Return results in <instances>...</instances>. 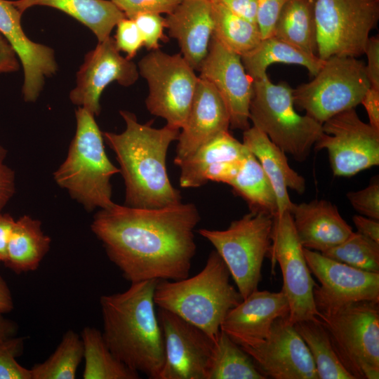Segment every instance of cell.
Listing matches in <instances>:
<instances>
[{
  "mask_svg": "<svg viewBox=\"0 0 379 379\" xmlns=\"http://www.w3.org/2000/svg\"><path fill=\"white\" fill-rule=\"evenodd\" d=\"M200 215L192 203L157 208L114 204L94 216L91 230L131 283L189 277Z\"/></svg>",
  "mask_w": 379,
  "mask_h": 379,
  "instance_id": "obj_1",
  "label": "cell"
},
{
  "mask_svg": "<svg viewBox=\"0 0 379 379\" xmlns=\"http://www.w3.org/2000/svg\"><path fill=\"white\" fill-rule=\"evenodd\" d=\"M126 123L121 133H102L116 154L126 186L125 205L157 208L182 202L180 192L171 185L166 170L171 143L178 140L180 129L166 125L152 126L139 123L135 115L119 112Z\"/></svg>",
  "mask_w": 379,
  "mask_h": 379,
  "instance_id": "obj_2",
  "label": "cell"
},
{
  "mask_svg": "<svg viewBox=\"0 0 379 379\" xmlns=\"http://www.w3.org/2000/svg\"><path fill=\"white\" fill-rule=\"evenodd\" d=\"M159 280L131 283L125 291L100 297L105 343L131 370L159 379L165 363L163 333L155 310Z\"/></svg>",
  "mask_w": 379,
  "mask_h": 379,
  "instance_id": "obj_3",
  "label": "cell"
},
{
  "mask_svg": "<svg viewBox=\"0 0 379 379\" xmlns=\"http://www.w3.org/2000/svg\"><path fill=\"white\" fill-rule=\"evenodd\" d=\"M230 277L221 256L212 251L196 275L176 281L159 280L154 303L200 328L215 341L224 318L243 300L230 284Z\"/></svg>",
  "mask_w": 379,
  "mask_h": 379,
  "instance_id": "obj_4",
  "label": "cell"
},
{
  "mask_svg": "<svg viewBox=\"0 0 379 379\" xmlns=\"http://www.w3.org/2000/svg\"><path fill=\"white\" fill-rule=\"evenodd\" d=\"M75 116L76 133L65 160L53 173L54 180L86 210L109 208L115 204L110 180L119 168L107 157L94 115L79 107Z\"/></svg>",
  "mask_w": 379,
  "mask_h": 379,
  "instance_id": "obj_5",
  "label": "cell"
},
{
  "mask_svg": "<svg viewBox=\"0 0 379 379\" xmlns=\"http://www.w3.org/2000/svg\"><path fill=\"white\" fill-rule=\"evenodd\" d=\"M293 91L285 81L273 84L267 74L254 80L249 120L286 154L303 161L321 135L322 124L296 112Z\"/></svg>",
  "mask_w": 379,
  "mask_h": 379,
  "instance_id": "obj_6",
  "label": "cell"
},
{
  "mask_svg": "<svg viewBox=\"0 0 379 379\" xmlns=\"http://www.w3.org/2000/svg\"><path fill=\"white\" fill-rule=\"evenodd\" d=\"M273 215L250 211L224 230L199 229L225 262L243 299L258 289L272 244Z\"/></svg>",
  "mask_w": 379,
  "mask_h": 379,
  "instance_id": "obj_7",
  "label": "cell"
},
{
  "mask_svg": "<svg viewBox=\"0 0 379 379\" xmlns=\"http://www.w3.org/2000/svg\"><path fill=\"white\" fill-rule=\"evenodd\" d=\"M379 302L359 301L317 318L354 379L379 378Z\"/></svg>",
  "mask_w": 379,
  "mask_h": 379,
  "instance_id": "obj_8",
  "label": "cell"
},
{
  "mask_svg": "<svg viewBox=\"0 0 379 379\" xmlns=\"http://www.w3.org/2000/svg\"><path fill=\"white\" fill-rule=\"evenodd\" d=\"M371 86L365 64L357 58L332 56L314 79L293 89L294 105L321 124L354 108Z\"/></svg>",
  "mask_w": 379,
  "mask_h": 379,
  "instance_id": "obj_9",
  "label": "cell"
},
{
  "mask_svg": "<svg viewBox=\"0 0 379 379\" xmlns=\"http://www.w3.org/2000/svg\"><path fill=\"white\" fill-rule=\"evenodd\" d=\"M139 74L146 79L148 111L166 124L181 129L189 113L199 77L181 53L150 51L138 62Z\"/></svg>",
  "mask_w": 379,
  "mask_h": 379,
  "instance_id": "obj_10",
  "label": "cell"
},
{
  "mask_svg": "<svg viewBox=\"0 0 379 379\" xmlns=\"http://www.w3.org/2000/svg\"><path fill=\"white\" fill-rule=\"evenodd\" d=\"M317 56L357 58L364 54L379 20V0H316Z\"/></svg>",
  "mask_w": 379,
  "mask_h": 379,
  "instance_id": "obj_11",
  "label": "cell"
},
{
  "mask_svg": "<svg viewBox=\"0 0 379 379\" xmlns=\"http://www.w3.org/2000/svg\"><path fill=\"white\" fill-rule=\"evenodd\" d=\"M271 239L267 257L272 265L277 262L281 268V291L288 301L289 321L293 324L300 321L317 319L319 312L313 298V290L317 284L311 276L290 211L274 215Z\"/></svg>",
  "mask_w": 379,
  "mask_h": 379,
  "instance_id": "obj_12",
  "label": "cell"
},
{
  "mask_svg": "<svg viewBox=\"0 0 379 379\" xmlns=\"http://www.w3.org/2000/svg\"><path fill=\"white\" fill-rule=\"evenodd\" d=\"M313 147L327 149L336 176H352L379 164V131L361 121L354 108L323 123L322 133Z\"/></svg>",
  "mask_w": 379,
  "mask_h": 379,
  "instance_id": "obj_13",
  "label": "cell"
},
{
  "mask_svg": "<svg viewBox=\"0 0 379 379\" xmlns=\"http://www.w3.org/2000/svg\"><path fill=\"white\" fill-rule=\"evenodd\" d=\"M303 253L320 283L313 290L319 314H330L359 301L379 302V273L352 267L305 248Z\"/></svg>",
  "mask_w": 379,
  "mask_h": 379,
  "instance_id": "obj_14",
  "label": "cell"
},
{
  "mask_svg": "<svg viewBox=\"0 0 379 379\" xmlns=\"http://www.w3.org/2000/svg\"><path fill=\"white\" fill-rule=\"evenodd\" d=\"M157 317L165 346V363L159 379H208L215 341L168 310L159 308Z\"/></svg>",
  "mask_w": 379,
  "mask_h": 379,
  "instance_id": "obj_15",
  "label": "cell"
},
{
  "mask_svg": "<svg viewBox=\"0 0 379 379\" xmlns=\"http://www.w3.org/2000/svg\"><path fill=\"white\" fill-rule=\"evenodd\" d=\"M240 347L267 378L319 379L310 350L288 316L277 319L264 340Z\"/></svg>",
  "mask_w": 379,
  "mask_h": 379,
  "instance_id": "obj_16",
  "label": "cell"
},
{
  "mask_svg": "<svg viewBox=\"0 0 379 379\" xmlns=\"http://www.w3.org/2000/svg\"><path fill=\"white\" fill-rule=\"evenodd\" d=\"M119 52L114 39L110 36L98 42L96 47L86 55L77 73L76 86L69 93L73 104L98 116L101 109V94L110 83L117 81L127 87L138 80L140 75L138 66Z\"/></svg>",
  "mask_w": 379,
  "mask_h": 379,
  "instance_id": "obj_17",
  "label": "cell"
},
{
  "mask_svg": "<svg viewBox=\"0 0 379 379\" xmlns=\"http://www.w3.org/2000/svg\"><path fill=\"white\" fill-rule=\"evenodd\" d=\"M199 72V77L209 81L224 100L230 115V128L243 131L248 128L253 79L246 72L241 56L212 36Z\"/></svg>",
  "mask_w": 379,
  "mask_h": 379,
  "instance_id": "obj_18",
  "label": "cell"
},
{
  "mask_svg": "<svg viewBox=\"0 0 379 379\" xmlns=\"http://www.w3.org/2000/svg\"><path fill=\"white\" fill-rule=\"evenodd\" d=\"M22 13L11 1L0 0V33L19 57L24 71L22 93L27 102L39 97L45 77L58 69L54 51L31 41L21 25Z\"/></svg>",
  "mask_w": 379,
  "mask_h": 379,
  "instance_id": "obj_19",
  "label": "cell"
},
{
  "mask_svg": "<svg viewBox=\"0 0 379 379\" xmlns=\"http://www.w3.org/2000/svg\"><path fill=\"white\" fill-rule=\"evenodd\" d=\"M230 115L216 88L199 77L186 121L178 138L174 163L179 165L199 147L221 132L229 131Z\"/></svg>",
  "mask_w": 379,
  "mask_h": 379,
  "instance_id": "obj_20",
  "label": "cell"
},
{
  "mask_svg": "<svg viewBox=\"0 0 379 379\" xmlns=\"http://www.w3.org/2000/svg\"><path fill=\"white\" fill-rule=\"evenodd\" d=\"M289 310L282 291L257 289L227 314L220 330L239 346L251 344L266 338L274 321L288 316Z\"/></svg>",
  "mask_w": 379,
  "mask_h": 379,
  "instance_id": "obj_21",
  "label": "cell"
},
{
  "mask_svg": "<svg viewBox=\"0 0 379 379\" xmlns=\"http://www.w3.org/2000/svg\"><path fill=\"white\" fill-rule=\"evenodd\" d=\"M169 36L178 41L181 54L199 71L213 32L211 0H181L165 18Z\"/></svg>",
  "mask_w": 379,
  "mask_h": 379,
  "instance_id": "obj_22",
  "label": "cell"
},
{
  "mask_svg": "<svg viewBox=\"0 0 379 379\" xmlns=\"http://www.w3.org/2000/svg\"><path fill=\"white\" fill-rule=\"evenodd\" d=\"M303 248L323 253L342 243L353 232L336 206L326 200L294 204L290 211Z\"/></svg>",
  "mask_w": 379,
  "mask_h": 379,
  "instance_id": "obj_23",
  "label": "cell"
},
{
  "mask_svg": "<svg viewBox=\"0 0 379 379\" xmlns=\"http://www.w3.org/2000/svg\"><path fill=\"white\" fill-rule=\"evenodd\" d=\"M243 143L260 162L274 188L278 213L290 211L293 206L288 188L299 194L305 190L304 178L288 164L286 153L257 128L244 131Z\"/></svg>",
  "mask_w": 379,
  "mask_h": 379,
  "instance_id": "obj_24",
  "label": "cell"
},
{
  "mask_svg": "<svg viewBox=\"0 0 379 379\" xmlns=\"http://www.w3.org/2000/svg\"><path fill=\"white\" fill-rule=\"evenodd\" d=\"M248 152V149L229 131L221 132L178 165L180 185L185 188L201 187L208 182L206 176L211 170L224 162L241 161Z\"/></svg>",
  "mask_w": 379,
  "mask_h": 379,
  "instance_id": "obj_25",
  "label": "cell"
},
{
  "mask_svg": "<svg viewBox=\"0 0 379 379\" xmlns=\"http://www.w3.org/2000/svg\"><path fill=\"white\" fill-rule=\"evenodd\" d=\"M11 2L22 13L35 6L61 11L88 27L98 42L109 38L113 28L126 18L111 0H15Z\"/></svg>",
  "mask_w": 379,
  "mask_h": 379,
  "instance_id": "obj_26",
  "label": "cell"
},
{
  "mask_svg": "<svg viewBox=\"0 0 379 379\" xmlns=\"http://www.w3.org/2000/svg\"><path fill=\"white\" fill-rule=\"evenodd\" d=\"M248 74L254 80L267 74V68L281 62L305 67L315 76L324 62L317 55H310L298 47L274 35L263 38L251 51L241 56Z\"/></svg>",
  "mask_w": 379,
  "mask_h": 379,
  "instance_id": "obj_27",
  "label": "cell"
},
{
  "mask_svg": "<svg viewBox=\"0 0 379 379\" xmlns=\"http://www.w3.org/2000/svg\"><path fill=\"white\" fill-rule=\"evenodd\" d=\"M50 244L51 239L42 231L41 222L23 215L15 220L4 265L17 274L36 270Z\"/></svg>",
  "mask_w": 379,
  "mask_h": 379,
  "instance_id": "obj_28",
  "label": "cell"
},
{
  "mask_svg": "<svg viewBox=\"0 0 379 379\" xmlns=\"http://www.w3.org/2000/svg\"><path fill=\"white\" fill-rule=\"evenodd\" d=\"M316 0H287L277 20L273 35L317 55Z\"/></svg>",
  "mask_w": 379,
  "mask_h": 379,
  "instance_id": "obj_29",
  "label": "cell"
},
{
  "mask_svg": "<svg viewBox=\"0 0 379 379\" xmlns=\"http://www.w3.org/2000/svg\"><path fill=\"white\" fill-rule=\"evenodd\" d=\"M229 185L248 204L250 211L274 215L278 213L277 197L271 182L256 157L249 151Z\"/></svg>",
  "mask_w": 379,
  "mask_h": 379,
  "instance_id": "obj_30",
  "label": "cell"
},
{
  "mask_svg": "<svg viewBox=\"0 0 379 379\" xmlns=\"http://www.w3.org/2000/svg\"><path fill=\"white\" fill-rule=\"evenodd\" d=\"M211 13L213 21L212 36L228 50L241 56L253 49L261 41L262 34L256 22L213 1Z\"/></svg>",
  "mask_w": 379,
  "mask_h": 379,
  "instance_id": "obj_31",
  "label": "cell"
},
{
  "mask_svg": "<svg viewBox=\"0 0 379 379\" xmlns=\"http://www.w3.org/2000/svg\"><path fill=\"white\" fill-rule=\"evenodd\" d=\"M85 361L84 379H137L138 373L117 359L107 346L102 333L86 326L81 333Z\"/></svg>",
  "mask_w": 379,
  "mask_h": 379,
  "instance_id": "obj_32",
  "label": "cell"
},
{
  "mask_svg": "<svg viewBox=\"0 0 379 379\" xmlns=\"http://www.w3.org/2000/svg\"><path fill=\"white\" fill-rule=\"evenodd\" d=\"M293 326L310 350L319 379H354L340 361L319 319L298 321Z\"/></svg>",
  "mask_w": 379,
  "mask_h": 379,
  "instance_id": "obj_33",
  "label": "cell"
},
{
  "mask_svg": "<svg viewBox=\"0 0 379 379\" xmlns=\"http://www.w3.org/2000/svg\"><path fill=\"white\" fill-rule=\"evenodd\" d=\"M251 357L224 331H220L208 379H266Z\"/></svg>",
  "mask_w": 379,
  "mask_h": 379,
  "instance_id": "obj_34",
  "label": "cell"
},
{
  "mask_svg": "<svg viewBox=\"0 0 379 379\" xmlns=\"http://www.w3.org/2000/svg\"><path fill=\"white\" fill-rule=\"evenodd\" d=\"M84 346L81 337L72 330L63 335L54 352L30 370L32 379H74L81 361Z\"/></svg>",
  "mask_w": 379,
  "mask_h": 379,
  "instance_id": "obj_35",
  "label": "cell"
},
{
  "mask_svg": "<svg viewBox=\"0 0 379 379\" xmlns=\"http://www.w3.org/2000/svg\"><path fill=\"white\" fill-rule=\"evenodd\" d=\"M321 253L352 267L379 273V243L357 232Z\"/></svg>",
  "mask_w": 379,
  "mask_h": 379,
  "instance_id": "obj_36",
  "label": "cell"
},
{
  "mask_svg": "<svg viewBox=\"0 0 379 379\" xmlns=\"http://www.w3.org/2000/svg\"><path fill=\"white\" fill-rule=\"evenodd\" d=\"M23 337H11L0 343V379H32L31 370L16 361L23 351Z\"/></svg>",
  "mask_w": 379,
  "mask_h": 379,
  "instance_id": "obj_37",
  "label": "cell"
},
{
  "mask_svg": "<svg viewBox=\"0 0 379 379\" xmlns=\"http://www.w3.org/2000/svg\"><path fill=\"white\" fill-rule=\"evenodd\" d=\"M135 22L143 41L149 51L159 48V41H166L164 34L166 28L165 18L156 13H140L132 18Z\"/></svg>",
  "mask_w": 379,
  "mask_h": 379,
  "instance_id": "obj_38",
  "label": "cell"
},
{
  "mask_svg": "<svg viewBox=\"0 0 379 379\" xmlns=\"http://www.w3.org/2000/svg\"><path fill=\"white\" fill-rule=\"evenodd\" d=\"M126 15L132 19L140 13L168 15L181 0H111Z\"/></svg>",
  "mask_w": 379,
  "mask_h": 379,
  "instance_id": "obj_39",
  "label": "cell"
},
{
  "mask_svg": "<svg viewBox=\"0 0 379 379\" xmlns=\"http://www.w3.org/2000/svg\"><path fill=\"white\" fill-rule=\"evenodd\" d=\"M347 197L352 207L366 217L379 220V182L374 178L361 190L350 192Z\"/></svg>",
  "mask_w": 379,
  "mask_h": 379,
  "instance_id": "obj_40",
  "label": "cell"
},
{
  "mask_svg": "<svg viewBox=\"0 0 379 379\" xmlns=\"http://www.w3.org/2000/svg\"><path fill=\"white\" fill-rule=\"evenodd\" d=\"M114 44L119 51L126 53L131 60L139 50L144 46L140 31L133 19L124 18L117 24Z\"/></svg>",
  "mask_w": 379,
  "mask_h": 379,
  "instance_id": "obj_41",
  "label": "cell"
},
{
  "mask_svg": "<svg viewBox=\"0 0 379 379\" xmlns=\"http://www.w3.org/2000/svg\"><path fill=\"white\" fill-rule=\"evenodd\" d=\"M286 1L287 0H255L256 22L262 39L273 35L277 20Z\"/></svg>",
  "mask_w": 379,
  "mask_h": 379,
  "instance_id": "obj_42",
  "label": "cell"
},
{
  "mask_svg": "<svg viewBox=\"0 0 379 379\" xmlns=\"http://www.w3.org/2000/svg\"><path fill=\"white\" fill-rule=\"evenodd\" d=\"M364 54L366 55L368 59L366 69L371 86L379 89V37L378 35L368 38Z\"/></svg>",
  "mask_w": 379,
  "mask_h": 379,
  "instance_id": "obj_43",
  "label": "cell"
},
{
  "mask_svg": "<svg viewBox=\"0 0 379 379\" xmlns=\"http://www.w3.org/2000/svg\"><path fill=\"white\" fill-rule=\"evenodd\" d=\"M246 19L256 22L255 0H211ZM257 23V22H256Z\"/></svg>",
  "mask_w": 379,
  "mask_h": 379,
  "instance_id": "obj_44",
  "label": "cell"
},
{
  "mask_svg": "<svg viewBox=\"0 0 379 379\" xmlns=\"http://www.w3.org/2000/svg\"><path fill=\"white\" fill-rule=\"evenodd\" d=\"M15 193V173L4 164H0V213Z\"/></svg>",
  "mask_w": 379,
  "mask_h": 379,
  "instance_id": "obj_45",
  "label": "cell"
},
{
  "mask_svg": "<svg viewBox=\"0 0 379 379\" xmlns=\"http://www.w3.org/2000/svg\"><path fill=\"white\" fill-rule=\"evenodd\" d=\"M361 104L366 110L368 124L379 131V89L370 86L364 94Z\"/></svg>",
  "mask_w": 379,
  "mask_h": 379,
  "instance_id": "obj_46",
  "label": "cell"
},
{
  "mask_svg": "<svg viewBox=\"0 0 379 379\" xmlns=\"http://www.w3.org/2000/svg\"><path fill=\"white\" fill-rule=\"evenodd\" d=\"M352 220L357 229V232L379 243V222L378 220L355 215L353 216Z\"/></svg>",
  "mask_w": 379,
  "mask_h": 379,
  "instance_id": "obj_47",
  "label": "cell"
},
{
  "mask_svg": "<svg viewBox=\"0 0 379 379\" xmlns=\"http://www.w3.org/2000/svg\"><path fill=\"white\" fill-rule=\"evenodd\" d=\"M14 222L10 214L0 213V262L5 263L6 260L8 240Z\"/></svg>",
  "mask_w": 379,
  "mask_h": 379,
  "instance_id": "obj_48",
  "label": "cell"
},
{
  "mask_svg": "<svg viewBox=\"0 0 379 379\" xmlns=\"http://www.w3.org/2000/svg\"><path fill=\"white\" fill-rule=\"evenodd\" d=\"M6 40L0 36V72H12L18 69L15 53Z\"/></svg>",
  "mask_w": 379,
  "mask_h": 379,
  "instance_id": "obj_49",
  "label": "cell"
},
{
  "mask_svg": "<svg viewBox=\"0 0 379 379\" xmlns=\"http://www.w3.org/2000/svg\"><path fill=\"white\" fill-rule=\"evenodd\" d=\"M13 309V301L11 291L6 281L0 276V313H8Z\"/></svg>",
  "mask_w": 379,
  "mask_h": 379,
  "instance_id": "obj_50",
  "label": "cell"
},
{
  "mask_svg": "<svg viewBox=\"0 0 379 379\" xmlns=\"http://www.w3.org/2000/svg\"><path fill=\"white\" fill-rule=\"evenodd\" d=\"M18 326L17 324L0 313V343L16 335Z\"/></svg>",
  "mask_w": 379,
  "mask_h": 379,
  "instance_id": "obj_51",
  "label": "cell"
},
{
  "mask_svg": "<svg viewBox=\"0 0 379 379\" xmlns=\"http://www.w3.org/2000/svg\"><path fill=\"white\" fill-rule=\"evenodd\" d=\"M6 149H4L1 145H0V164L3 163L6 156Z\"/></svg>",
  "mask_w": 379,
  "mask_h": 379,
  "instance_id": "obj_52",
  "label": "cell"
}]
</instances>
